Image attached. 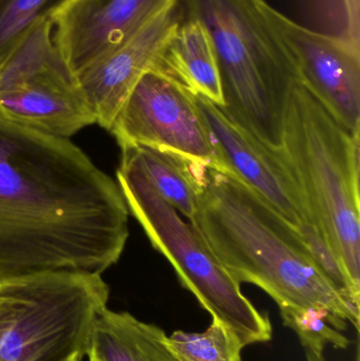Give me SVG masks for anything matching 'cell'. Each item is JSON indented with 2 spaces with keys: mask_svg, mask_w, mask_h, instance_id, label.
<instances>
[{
  "mask_svg": "<svg viewBox=\"0 0 360 361\" xmlns=\"http://www.w3.org/2000/svg\"><path fill=\"white\" fill-rule=\"evenodd\" d=\"M129 214L118 182L69 139L0 114V279L101 275L122 257Z\"/></svg>",
  "mask_w": 360,
  "mask_h": 361,
  "instance_id": "obj_1",
  "label": "cell"
},
{
  "mask_svg": "<svg viewBox=\"0 0 360 361\" xmlns=\"http://www.w3.org/2000/svg\"><path fill=\"white\" fill-rule=\"evenodd\" d=\"M190 222L239 284L261 288L280 311L323 307L359 330L360 309L328 279L299 231L235 176L205 166Z\"/></svg>",
  "mask_w": 360,
  "mask_h": 361,
  "instance_id": "obj_2",
  "label": "cell"
},
{
  "mask_svg": "<svg viewBox=\"0 0 360 361\" xmlns=\"http://www.w3.org/2000/svg\"><path fill=\"white\" fill-rule=\"evenodd\" d=\"M360 133L342 126L302 84L285 109L280 152L310 223L340 260L360 298Z\"/></svg>",
  "mask_w": 360,
  "mask_h": 361,
  "instance_id": "obj_3",
  "label": "cell"
},
{
  "mask_svg": "<svg viewBox=\"0 0 360 361\" xmlns=\"http://www.w3.org/2000/svg\"><path fill=\"white\" fill-rule=\"evenodd\" d=\"M217 52L224 106L235 122L280 149L287 101L299 72L266 19L261 0H190Z\"/></svg>",
  "mask_w": 360,
  "mask_h": 361,
  "instance_id": "obj_4",
  "label": "cell"
},
{
  "mask_svg": "<svg viewBox=\"0 0 360 361\" xmlns=\"http://www.w3.org/2000/svg\"><path fill=\"white\" fill-rule=\"evenodd\" d=\"M101 274L40 271L0 279V361L85 358L107 307Z\"/></svg>",
  "mask_w": 360,
  "mask_h": 361,
  "instance_id": "obj_5",
  "label": "cell"
},
{
  "mask_svg": "<svg viewBox=\"0 0 360 361\" xmlns=\"http://www.w3.org/2000/svg\"><path fill=\"white\" fill-rule=\"evenodd\" d=\"M116 182L129 212L152 246L173 265L182 286L196 297L213 320L230 329L243 345L268 343L273 328L209 250L192 223L165 201L143 173L120 159Z\"/></svg>",
  "mask_w": 360,
  "mask_h": 361,
  "instance_id": "obj_6",
  "label": "cell"
},
{
  "mask_svg": "<svg viewBox=\"0 0 360 361\" xmlns=\"http://www.w3.org/2000/svg\"><path fill=\"white\" fill-rule=\"evenodd\" d=\"M50 19L38 23L0 66V114L67 137L97 124L73 72L53 42Z\"/></svg>",
  "mask_w": 360,
  "mask_h": 361,
  "instance_id": "obj_7",
  "label": "cell"
},
{
  "mask_svg": "<svg viewBox=\"0 0 360 361\" xmlns=\"http://www.w3.org/2000/svg\"><path fill=\"white\" fill-rule=\"evenodd\" d=\"M120 147L147 146L228 173L196 94L159 70L135 85L109 129Z\"/></svg>",
  "mask_w": 360,
  "mask_h": 361,
  "instance_id": "obj_8",
  "label": "cell"
},
{
  "mask_svg": "<svg viewBox=\"0 0 360 361\" xmlns=\"http://www.w3.org/2000/svg\"><path fill=\"white\" fill-rule=\"evenodd\" d=\"M261 8L291 54L302 84L349 133H360V50L295 23L266 0Z\"/></svg>",
  "mask_w": 360,
  "mask_h": 361,
  "instance_id": "obj_9",
  "label": "cell"
},
{
  "mask_svg": "<svg viewBox=\"0 0 360 361\" xmlns=\"http://www.w3.org/2000/svg\"><path fill=\"white\" fill-rule=\"evenodd\" d=\"M196 99L228 173L266 200L296 229L311 224L302 191L280 152L264 145L213 102L197 94Z\"/></svg>",
  "mask_w": 360,
  "mask_h": 361,
  "instance_id": "obj_10",
  "label": "cell"
},
{
  "mask_svg": "<svg viewBox=\"0 0 360 361\" xmlns=\"http://www.w3.org/2000/svg\"><path fill=\"white\" fill-rule=\"evenodd\" d=\"M183 12L184 0H173L123 44L75 74L97 124L109 131L135 85L156 68Z\"/></svg>",
  "mask_w": 360,
  "mask_h": 361,
  "instance_id": "obj_11",
  "label": "cell"
},
{
  "mask_svg": "<svg viewBox=\"0 0 360 361\" xmlns=\"http://www.w3.org/2000/svg\"><path fill=\"white\" fill-rule=\"evenodd\" d=\"M173 0H68L51 17L52 37L74 75L120 46Z\"/></svg>",
  "mask_w": 360,
  "mask_h": 361,
  "instance_id": "obj_12",
  "label": "cell"
},
{
  "mask_svg": "<svg viewBox=\"0 0 360 361\" xmlns=\"http://www.w3.org/2000/svg\"><path fill=\"white\" fill-rule=\"evenodd\" d=\"M154 70L164 72L194 94L223 107L215 44L206 23L190 0H184L183 15Z\"/></svg>",
  "mask_w": 360,
  "mask_h": 361,
  "instance_id": "obj_13",
  "label": "cell"
},
{
  "mask_svg": "<svg viewBox=\"0 0 360 361\" xmlns=\"http://www.w3.org/2000/svg\"><path fill=\"white\" fill-rule=\"evenodd\" d=\"M87 356L97 361H180L160 326L108 307L95 319Z\"/></svg>",
  "mask_w": 360,
  "mask_h": 361,
  "instance_id": "obj_14",
  "label": "cell"
},
{
  "mask_svg": "<svg viewBox=\"0 0 360 361\" xmlns=\"http://www.w3.org/2000/svg\"><path fill=\"white\" fill-rule=\"evenodd\" d=\"M120 150L122 160L139 169L165 201L192 220L198 207L206 165L147 146H124Z\"/></svg>",
  "mask_w": 360,
  "mask_h": 361,
  "instance_id": "obj_15",
  "label": "cell"
},
{
  "mask_svg": "<svg viewBox=\"0 0 360 361\" xmlns=\"http://www.w3.org/2000/svg\"><path fill=\"white\" fill-rule=\"evenodd\" d=\"M167 345L180 361H242L244 345L221 322L213 320L203 333L175 331Z\"/></svg>",
  "mask_w": 360,
  "mask_h": 361,
  "instance_id": "obj_16",
  "label": "cell"
},
{
  "mask_svg": "<svg viewBox=\"0 0 360 361\" xmlns=\"http://www.w3.org/2000/svg\"><path fill=\"white\" fill-rule=\"evenodd\" d=\"M68 0H0V66L30 32Z\"/></svg>",
  "mask_w": 360,
  "mask_h": 361,
  "instance_id": "obj_17",
  "label": "cell"
},
{
  "mask_svg": "<svg viewBox=\"0 0 360 361\" xmlns=\"http://www.w3.org/2000/svg\"><path fill=\"white\" fill-rule=\"evenodd\" d=\"M280 315L283 324L299 337L304 349L323 352L329 345L336 349H347L350 345V341L340 333L346 330L347 322L323 307L285 310Z\"/></svg>",
  "mask_w": 360,
  "mask_h": 361,
  "instance_id": "obj_18",
  "label": "cell"
},
{
  "mask_svg": "<svg viewBox=\"0 0 360 361\" xmlns=\"http://www.w3.org/2000/svg\"><path fill=\"white\" fill-rule=\"evenodd\" d=\"M360 0H331L325 33L337 36L360 50Z\"/></svg>",
  "mask_w": 360,
  "mask_h": 361,
  "instance_id": "obj_19",
  "label": "cell"
},
{
  "mask_svg": "<svg viewBox=\"0 0 360 361\" xmlns=\"http://www.w3.org/2000/svg\"><path fill=\"white\" fill-rule=\"evenodd\" d=\"M306 361H325L323 357V352L313 351V350L304 349Z\"/></svg>",
  "mask_w": 360,
  "mask_h": 361,
  "instance_id": "obj_20",
  "label": "cell"
},
{
  "mask_svg": "<svg viewBox=\"0 0 360 361\" xmlns=\"http://www.w3.org/2000/svg\"><path fill=\"white\" fill-rule=\"evenodd\" d=\"M82 360H84V358L80 357V356L75 355L72 356V357H70L67 361H82Z\"/></svg>",
  "mask_w": 360,
  "mask_h": 361,
  "instance_id": "obj_21",
  "label": "cell"
},
{
  "mask_svg": "<svg viewBox=\"0 0 360 361\" xmlns=\"http://www.w3.org/2000/svg\"><path fill=\"white\" fill-rule=\"evenodd\" d=\"M89 361H97V360H93V358H89Z\"/></svg>",
  "mask_w": 360,
  "mask_h": 361,
  "instance_id": "obj_22",
  "label": "cell"
}]
</instances>
